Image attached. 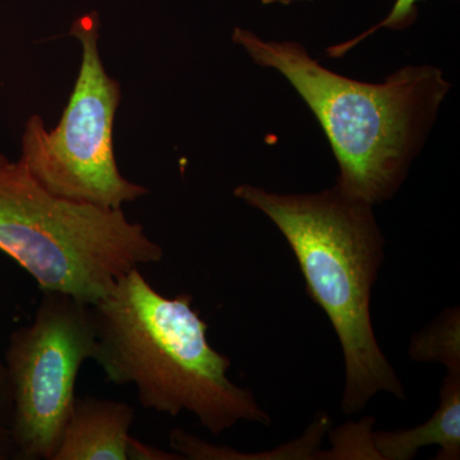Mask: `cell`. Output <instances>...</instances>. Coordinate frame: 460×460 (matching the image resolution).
Masks as SVG:
<instances>
[{"mask_svg":"<svg viewBox=\"0 0 460 460\" xmlns=\"http://www.w3.org/2000/svg\"><path fill=\"white\" fill-rule=\"evenodd\" d=\"M232 40L279 72L311 109L337 157L341 192L372 206L398 192L452 87L440 69L407 66L367 84L329 71L298 42L266 41L242 27Z\"/></svg>","mask_w":460,"mask_h":460,"instance_id":"1","label":"cell"},{"mask_svg":"<svg viewBox=\"0 0 460 460\" xmlns=\"http://www.w3.org/2000/svg\"><path fill=\"white\" fill-rule=\"evenodd\" d=\"M181 293L166 298L140 269L129 271L93 305L98 363L114 385H133L142 407L168 416L189 411L213 435L242 420L269 426L252 390L228 377L232 362L215 350L208 323Z\"/></svg>","mask_w":460,"mask_h":460,"instance_id":"2","label":"cell"},{"mask_svg":"<svg viewBox=\"0 0 460 460\" xmlns=\"http://www.w3.org/2000/svg\"><path fill=\"white\" fill-rule=\"evenodd\" d=\"M234 196L277 226L296 256L308 296L337 332L344 359V414L365 410L380 393L405 401L404 386L372 325V289L385 259L374 206L337 186L284 195L242 184Z\"/></svg>","mask_w":460,"mask_h":460,"instance_id":"3","label":"cell"},{"mask_svg":"<svg viewBox=\"0 0 460 460\" xmlns=\"http://www.w3.org/2000/svg\"><path fill=\"white\" fill-rule=\"evenodd\" d=\"M0 251L29 272L41 292L65 293L93 305L164 248L122 208L58 198L20 160L0 154Z\"/></svg>","mask_w":460,"mask_h":460,"instance_id":"4","label":"cell"},{"mask_svg":"<svg viewBox=\"0 0 460 460\" xmlns=\"http://www.w3.org/2000/svg\"><path fill=\"white\" fill-rule=\"evenodd\" d=\"M99 30L96 12L72 23L69 35L83 48L74 91L56 128L48 131L40 115L29 118L18 160L58 198L119 210L148 190L124 178L118 168L113 129L122 91L102 65Z\"/></svg>","mask_w":460,"mask_h":460,"instance_id":"5","label":"cell"},{"mask_svg":"<svg viewBox=\"0 0 460 460\" xmlns=\"http://www.w3.org/2000/svg\"><path fill=\"white\" fill-rule=\"evenodd\" d=\"M96 344L93 305L59 292H41L32 323L12 332L3 359L17 460H53Z\"/></svg>","mask_w":460,"mask_h":460,"instance_id":"6","label":"cell"},{"mask_svg":"<svg viewBox=\"0 0 460 460\" xmlns=\"http://www.w3.org/2000/svg\"><path fill=\"white\" fill-rule=\"evenodd\" d=\"M135 417L127 402L75 396L53 460H128Z\"/></svg>","mask_w":460,"mask_h":460,"instance_id":"7","label":"cell"},{"mask_svg":"<svg viewBox=\"0 0 460 460\" xmlns=\"http://www.w3.org/2000/svg\"><path fill=\"white\" fill-rule=\"evenodd\" d=\"M380 460H411L420 449L440 447L436 460L460 458V371H447L440 389V404L431 419L413 429L372 432Z\"/></svg>","mask_w":460,"mask_h":460,"instance_id":"8","label":"cell"},{"mask_svg":"<svg viewBox=\"0 0 460 460\" xmlns=\"http://www.w3.org/2000/svg\"><path fill=\"white\" fill-rule=\"evenodd\" d=\"M410 356L413 361L440 363L447 371H460L459 308L444 311L428 329L413 335Z\"/></svg>","mask_w":460,"mask_h":460,"instance_id":"9","label":"cell"},{"mask_svg":"<svg viewBox=\"0 0 460 460\" xmlns=\"http://www.w3.org/2000/svg\"><path fill=\"white\" fill-rule=\"evenodd\" d=\"M422 0H396L394 7L389 12V14L384 18L377 25L372 26L367 31L361 33L352 40L341 42L326 49V54L330 58L344 57L348 51L352 50L356 45L365 40L368 36L374 35L380 29L401 30L408 29L416 22L419 17V3Z\"/></svg>","mask_w":460,"mask_h":460,"instance_id":"10","label":"cell"},{"mask_svg":"<svg viewBox=\"0 0 460 460\" xmlns=\"http://www.w3.org/2000/svg\"><path fill=\"white\" fill-rule=\"evenodd\" d=\"M128 460H183V456L178 453H168L159 447L141 443L135 438H129L127 447Z\"/></svg>","mask_w":460,"mask_h":460,"instance_id":"11","label":"cell"},{"mask_svg":"<svg viewBox=\"0 0 460 460\" xmlns=\"http://www.w3.org/2000/svg\"><path fill=\"white\" fill-rule=\"evenodd\" d=\"M11 393H9L7 370H5L4 359L0 356V423L8 429L11 420Z\"/></svg>","mask_w":460,"mask_h":460,"instance_id":"12","label":"cell"},{"mask_svg":"<svg viewBox=\"0 0 460 460\" xmlns=\"http://www.w3.org/2000/svg\"><path fill=\"white\" fill-rule=\"evenodd\" d=\"M0 460H17V453L11 434L3 423H0Z\"/></svg>","mask_w":460,"mask_h":460,"instance_id":"13","label":"cell"},{"mask_svg":"<svg viewBox=\"0 0 460 460\" xmlns=\"http://www.w3.org/2000/svg\"><path fill=\"white\" fill-rule=\"evenodd\" d=\"M305 2H314V0H261L262 4L270 5V4H283L289 5L292 3H305Z\"/></svg>","mask_w":460,"mask_h":460,"instance_id":"14","label":"cell"}]
</instances>
